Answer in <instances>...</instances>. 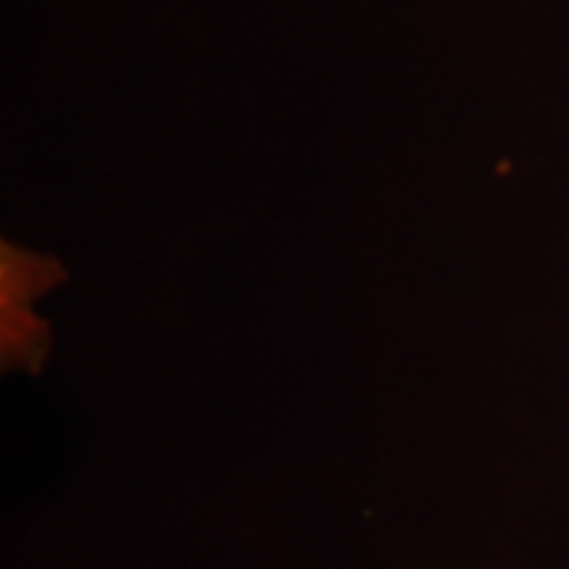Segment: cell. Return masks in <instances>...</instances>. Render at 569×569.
Instances as JSON below:
<instances>
[]
</instances>
